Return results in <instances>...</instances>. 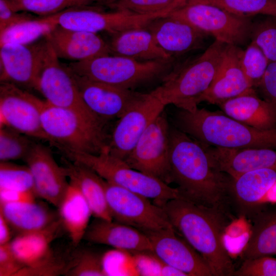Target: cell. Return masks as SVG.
Returning <instances> with one entry per match:
<instances>
[{"label":"cell","instance_id":"cell-14","mask_svg":"<svg viewBox=\"0 0 276 276\" xmlns=\"http://www.w3.org/2000/svg\"><path fill=\"white\" fill-rule=\"evenodd\" d=\"M165 106L150 93H143L118 119L109 136L107 152L124 160Z\"/></svg>","mask_w":276,"mask_h":276},{"label":"cell","instance_id":"cell-2","mask_svg":"<svg viewBox=\"0 0 276 276\" xmlns=\"http://www.w3.org/2000/svg\"><path fill=\"white\" fill-rule=\"evenodd\" d=\"M162 207L173 228L203 258L214 276L233 275L235 269L224 236L233 219L181 198L171 199Z\"/></svg>","mask_w":276,"mask_h":276},{"label":"cell","instance_id":"cell-29","mask_svg":"<svg viewBox=\"0 0 276 276\" xmlns=\"http://www.w3.org/2000/svg\"><path fill=\"white\" fill-rule=\"evenodd\" d=\"M57 209L59 219L72 245L77 247L84 239L92 214L87 202L73 182L69 181Z\"/></svg>","mask_w":276,"mask_h":276},{"label":"cell","instance_id":"cell-15","mask_svg":"<svg viewBox=\"0 0 276 276\" xmlns=\"http://www.w3.org/2000/svg\"><path fill=\"white\" fill-rule=\"evenodd\" d=\"M47 42L45 37L28 44L0 45L1 82L34 89Z\"/></svg>","mask_w":276,"mask_h":276},{"label":"cell","instance_id":"cell-9","mask_svg":"<svg viewBox=\"0 0 276 276\" xmlns=\"http://www.w3.org/2000/svg\"><path fill=\"white\" fill-rule=\"evenodd\" d=\"M105 186L112 220L146 234L173 227L162 206L144 196L106 180Z\"/></svg>","mask_w":276,"mask_h":276},{"label":"cell","instance_id":"cell-30","mask_svg":"<svg viewBox=\"0 0 276 276\" xmlns=\"http://www.w3.org/2000/svg\"><path fill=\"white\" fill-rule=\"evenodd\" d=\"M63 229L59 219L48 227L39 231L18 234L9 245L17 260L24 267L40 263L53 251L52 242Z\"/></svg>","mask_w":276,"mask_h":276},{"label":"cell","instance_id":"cell-24","mask_svg":"<svg viewBox=\"0 0 276 276\" xmlns=\"http://www.w3.org/2000/svg\"><path fill=\"white\" fill-rule=\"evenodd\" d=\"M208 152L215 166L233 178L251 170L276 169V150L274 149L213 147H210Z\"/></svg>","mask_w":276,"mask_h":276},{"label":"cell","instance_id":"cell-44","mask_svg":"<svg viewBox=\"0 0 276 276\" xmlns=\"http://www.w3.org/2000/svg\"><path fill=\"white\" fill-rule=\"evenodd\" d=\"M256 88L264 100L276 108V61L269 63Z\"/></svg>","mask_w":276,"mask_h":276},{"label":"cell","instance_id":"cell-28","mask_svg":"<svg viewBox=\"0 0 276 276\" xmlns=\"http://www.w3.org/2000/svg\"><path fill=\"white\" fill-rule=\"evenodd\" d=\"M64 167L70 181L83 194L95 218L112 220L106 196L105 180L95 172L81 164L63 159Z\"/></svg>","mask_w":276,"mask_h":276},{"label":"cell","instance_id":"cell-20","mask_svg":"<svg viewBox=\"0 0 276 276\" xmlns=\"http://www.w3.org/2000/svg\"><path fill=\"white\" fill-rule=\"evenodd\" d=\"M145 27L151 32L157 44L177 60L201 49L208 36L170 14L152 20Z\"/></svg>","mask_w":276,"mask_h":276},{"label":"cell","instance_id":"cell-21","mask_svg":"<svg viewBox=\"0 0 276 276\" xmlns=\"http://www.w3.org/2000/svg\"><path fill=\"white\" fill-rule=\"evenodd\" d=\"M275 182L276 169L271 168L251 170L233 178L230 200L235 218L249 219Z\"/></svg>","mask_w":276,"mask_h":276},{"label":"cell","instance_id":"cell-40","mask_svg":"<svg viewBox=\"0 0 276 276\" xmlns=\"http://www.w3.org/2000/svg\"><path fill=\"white\" fill-rule=\"evenodd\" d=\"M73 250L72 258L66 276H105L102 256L87 249Z\"/></svg>","mask_w":276,"mask_h":276},{"label":"cell","instance_id":"cell-35","mask_svg":"<svg viewBox=\"0 0 276 276\" xmlns=\"http://www.w3.org/2000/svg\"><path fill=\"white\" fill-rule=\"evenodd\" d=\"M34 143L26 135L9 127H1V162L24 160Z\"/></svg>","mask_w":276,"mask_h":276},{"label":"cell","instance_id":"cell-32","mask_svg":"<svg viewBox=\"0 0 276 276\" xmlns=\"http://www.w3.org/2000/svg\"><path fill=\"white\" fill-rule=\"evenodd\" d=\"M57 25L53 15L20 21L0 32V45L35 42L47 36Z\"/></svg>","mask_w":276,"mask_h":276},{"label":"cell","instance_id":"cell-7","mask_svg":"<svg viewBox=\"0 0 276 276\" xmlns=\"http://www.w3.org/2000/svg\"><path fill=\"white\" fill-rule=\"evenodd\" d=\"M61 152L68 160L86 166L106 181L152 199L160 206L171 199L180 198L176 188L134 169L108 152L97 154L67 149Z\"/></svg>","mask_w":276,"mask_h":276},{"label":"cell","instance_id":"cell-27","mask_svg":"<svg viewBox=\"0 0 276 276\" xmlns=\"http://www.w3.org/2000/svg\"><path fill=\"white\" fill-rule=\"evenodd\" d=\"M248 219L251 232L240 253L241 259L276 254V206L262 203Z\"/></svg>","mask_w":276,"mask_h":276},{"label":"cell","instance_id":"cell-18","mask_svg":"<svg viewBox=\"0 0 276 276\" xmlns=\"http://www.w3.org/2000/svg\"><path fill=\"white\" fill-rule=\"evenodd\" d=\"M33 176L37 197L58 207L69 182L65 168L55 161L50 149L34 143L24 160Z\"/></svg>","mask_w":276,"mask_h":276},{"label":"cell","instance_id":"cell-23","mask_svg":"<svg viewBox=\"0 0 276 276\" xmlns=\"http://www.w3.org/2000/svg\"><path fill=\"white\" fill-rule=\"evenodd\" d=\"M83 240L133 254L152 251L151 242L146 233L113 220L95 218L89 223Z\"/></svg>","mask_w":276,"mask_h":276},{"label":"cell","instance_id":"cell-25","mask_svg":"<svg viewBox=\"0 0 276 276\" xmlns=\"http://www.w3.org/2000/svg\"><path fill=\"white\" fill-rule=\"evenodd\" d=\"M218 106L226 116L246 125L262 130L276 128V108L254 88Z\"/></svg>","mask_w":276,"mask_h":276},{"label":"cell","instance_id":"cell-47","mask_svg":"<svg viewBox=\"0 0 276 276\" xmlns=\"http://www.w3.org/2000/svg\"><path fill=\"white\" fill-rule=\"evenodd\" d=\"M37 197L33 191L0 189V203L34 202Z\"/></svg>","mask_w":276,"mask_h":276},{"label":"cell","instance_id":"cell-6","mask_svg":"<svg viewBox=\"0 0 276 276\" xmlns=\"http://www.w3.org/2000/svg\"><path fill=\"white\" fill-rule=\"evenodd\" d=\"M43 130L52 145L91 154L107 151L109 136L106 122L88 118L69 109L51 105L45 101L41 112Z\"/></svg>","mask_w":276,"mask_h":276},{"label":"cell","instance_id":"cell-22","mask_svg":"<svg viewBox=\"0 0 276 276\" xmlns=\"http://www.w3.org/2000/svg\"><path fill=\"white\" fill-rule=\"evenodd\" d=\"M45 37L59 58L79 62L110 54L106 41L97 33L57 25Z\"/></svg>","mask_w":276,"mask_h":276},{"label":"cell","instance_id":"cell-42","mask_svg":"<svg viewBox=\"0 0 276 276\" xmlns=\"http://www.w3.org/2000/svg\"><path fill=\"white\" fill-rule=\"evenodd\" d=\"M232 276H276V258L264 256L245 259Z\"/></svg>","mask_w":276,"mask_h":276},{"label":"cell","instance_id":"cell-51","mask_svg":"<svg viewBox=\"0 0 276 276\" xmlns=\"http://www.w3.org/2000/svg\"><path fill=\"white\" fill-rule=\"evenodd\" d=\"M116 0H99V2L106 3V5L107 6L108 5L113 3Z\"/></svg>","mask_w":276,"mask_h":276},{"label":"cell","instance_id":"cell-34","mask_svg":"<svg viewBox=\"0 0 276 276\" xmlns=\"http://www.w3.org/2000/svg\"><path fill=\"white\" fill-rule=\"evenodd\" d=\"M195 3L215 5L240 16L276 15V0H187L186 2Z\"/></svg>","mask_w":276,"mask_h":276},{"label":"cell","instance_id":"cell-49","mask_svg":"<svg viewBox=\"0 0 276 276\" xmlns=\"http://www.w3.org/2000/svg\"><path fill=\"white\" fill-rule=\"evenodd\" d=\"M161 275L188 276L185 272L163 262L161 268Z\"/></svg>","mask_w":276,"mask_h":276},{"label":"cell","instance_id":"cell-41","mask_svg":"<svg viewBox=\"0 0 276 276\" xmlns=\"http://www.w3.org/2000/svg\"><path fill=\"white\" fill-rule=\"evenodd\" d=\"M269 62L262 50L250 41L243 50L242 67L243 72L253 88L260 83Z\"/></svg>","mask_w":276,"mask_h":276},{"label":"cell","instance_id":"cell-17","mask_svg":"<svg viewBox=\"0 0 276 276\" xmlns=\"http://www.w3.org/2000/svg\"><path fill=\"white\" fill-rule=\"evenodd\" d=\"M72 74L85 105L106 122L120 118L143 94Z\"/></svg>","mask_w":276,"mask_h":276},{"label":"cell","instance_id":"cell-8","mask_svg":"<svg viewBox=\"0 0 276 276\" xmlns=\"http://www.w3.org/2000/svg\"><path fill=\"white\" fill-rule=\"evenodd\" d=\"M170 15L225 44L240 47L250 40L252 17L236 15L215 5L186 3Z\"/></svg>","mask_w":276,"mask_h":276},{"label":"cell","instance_id":"cell-38","mask_svg":"<svg viewBox=\"0 0 276 276\" xmlns=\"http://www.w3.org/2000/svg\"><path fill=\"white\" fill-rule=\"evenodd\" d=\"M0 189L35 192L33 176L28 167L1 162Z\"/></svg>","mask_w":276,"mask_h":276},{"label":"cell","instance_id":"cell-31","mask_svg":"<svg viewBox=\"0 0 276 276\" xmlns=\"http://www.w3.org/2000/svg\"><path fill=\"white\" fill-rule=\"evenodd\" d=\"M0 212L17 234L43 229L59 219L58 214L36 201L0 203Z\"/></svg>","mask_w":276,"mask_h":276},{"label":"cell","instance_id":"cell-12","mask_svg":"<svg viewBox=\"0 0 276 276\" xmlns=\"http://www.w3.org/2000/svg\"><path fill=\"white\" fill-rule=\"evenodd\" d=\"M171 12L141 15L123 10L104 12L87 6L71 8L52 15L58 25L66 29L111 34L128 29L145 27L152 20Z\"/></svg>","mask_w":276,"mask_h":276},{"label":"cell","instance_id":"cell-43","mask_svg":"<svg viewBox=\"0 0 276 276\" xmlns=\"http://www.w3.org/2000/svg\"><path fill=\"white\" fill-rule=\"evenodd\" d=\"M132 259L135 270L139 275H161L163 262L152 252L134 254Z\"/></svg>","mask_w":276,"mask_h":276},{"label":"cell","instance_id":"cell-19","mask_svg":"<svg viewBox=\"0 0 276 276\" xmlns=\"http://www.w3.org/2000/svg\"><path fill=\"white\" fill-rule=\"evenodd\" d=\"M243 52L241 47L225 44L215 76L198 104L207 102L219 105L253 88L242 69Z\"/></svg>","mask_w":276,"mask_h":276},{"label":"cell","instance_id":"cell-16","mask_svg":"<svg viewBox=\"0 0 276 276\" xmlns=\"http://www.w3.org/2000/svg\"><path fill=\"white\" fill-rule=\"evenodd\" d=\"M177 233L173 227L147 233L152 252L163 263L188 276H214L203 258Z\"/></svg>","mask_w":276,"mask_h":276},{"label":"cell","instance_id":"cell-13","mask_svg":"<svg viewBox=\"0 0 276 276\" xmlns=\"http://www.w3.org/2000/svg\"><path fill=\"white\" fill-rule=\"evenodd\" d=\"M44 103L15 84L1 82L0 128L9 127L52 145L41 123Z\"/></svg>","mask_w":276,"mask_h":276},{"label":"cell","instance_id":"cell-3","mask_svg":"<svg viewBox=\"0 0 276 276\" xmlns=\"http://www.w3.org/2000/svg\"><path fill=\"white\" fill-rule=\"evenodd\" d=\"M176 128L205 146L229 149H276V128L262 130L241 123L225 114L197 107L178 108Z\"/></svg>","mask_w":276,"mask_h":276},{"label":"cell","instance_id":"cell-33","mask_svg":"<svg viewBox=\"0 0 276 276\" xmlns=\"http://www.w3.org/2000/svg\"><path fill=\"white\" fill-rule=\"evenodd\" d=\"M17 12H26L43 17L66 10L89 6L99 0H9Z\"/></svg>","mask_w":276,"mask_h":276},{"label":"cell","instance_id":"cell-39","mask_svg":"<svg viewBox=\"0 0 276 276\" xmlns=\"http://www.w3.org/2000/svg\"><path fill=\"white\" fill-rule=\"evenodd\" d=\"M187 0H116L107 6L114 10H123L146 15L173 11Z\"/></svg>","mask_w":276,"mask_h":276},{"label":"cell","instance_id":"cell-36","mask_svg":"<svg viewBox=\"0 0 276 276\" xmlns=\"http://www.w3.org/2000/svg\"><path fill=\"white\" fill-rule=\"evenodd\" d=\"M55 250L35 266L24 267L16 276L65 275L72 258L73 250Z\"/></svg>","mask_w":276,"mask_h":276},{"label":"cell","instance_id":"cell-46","mask_svg":"<svg viewBox=\"0 0 276 276\" xmlns=\"http://www.w3.org/2000/svg\"><path fill=\"white\" fill-rule=\"evenodd\" d=\"M24 267L13 254L9 243L0 245V276H16Z\"/></svg>","mask_w":276,"mask_h":276},{"label":"cell","instance_id":"cell-48","mask_svg":"<svg viewBox=\"0 0 276 276\" xmlns=\"http://www.w3.org/2000/svg\"><path fill=\"white\" fill-rule=\"evenodd\" d=\"M13 231L10 224L0 212V245L9 243L12 239L11 231Z\"/></svg>","mask_w":276,"mask_h":276},{"label":"cell","instance_id":"cell-10","mask_svg":"<svg viewBox=\"0 0 276 276\" xmlns=\"http://www.w3.org/2000/svg\"><path fill=\"white\" fill-rule=\"evenodd\" d=\"M47 40L34 89L41 93L45 101L51 105L75 111L91 119L104 121L85 105L73 74L65 65L60 63Z\"/></svg>","mask_w":276,"mask_h":276},{"label":"cell","instance_id":"cell-26","mask_svg":"<svg viewBox=\"0 0 276 276\" xmlns=\"http://www.w3.org/2000/svg\"><path fill=\"white\" fill-rule=\"evenodd\" d=\"M106 41L110 54L140 61L172 58L155 42L146 28H131L111 34Z\"/></svg>","mask_w":276,"mask_h":276},{"label":"cell","instance_id":"cell-45","mask_svg":"<svg viewBox=\"0 0 276 276\" xmlns=\"http://www.w3.org/2000/svg\"><path fill=\"white\" fill-rule=\"evenodd\" d=\"M38 17L26 12H17L9 0H0V32L20 21Z\"/></svg>","mask_w":276,"mask_h":276},{"label":"cell","instance_id":"cell-1","mask_svg":"<svg viewBox=\"0 0 276 276\" xmlns=\"http://www.w3.org/2000/svg\"><path fill=\"white\" fill-rule=\"evenodd\" d=\"M175 127L170 129L171 182L180 197L234 219L230 191L233 177L213 164L204 147Z\"/></svg>","mask_w":276,"mask_h":276},{"label":"cell","instance_id":"cell-5","mask_svg":"<svg viewBox=\"0 0 276 276\" xmlns=\"http://www.w3.org/2000/svg\"><path fill=\"white\" fill-rule=\"evenodd\" d=\"M178 61L173 58L140 61L109 54L65 66L80 77L134 90L157 80L162 81Z\"/></svg>","mask_w":276,"mask_h":276},{"label":"cell","instance_id":"cell-50","mask_svg":"<svg viewBox=\"0 0 276 276\" xmlns=\"http://www.w3.org/2000/svg\"><path fill=\"white\" fill-rule=\"evenodd\" d=\"M263 200L276 202V182L266 194L263 200Z\"/></svg>","mask_w":276,"mask_h":276},{"label":"cell","instance_id":"cell-37","mask_svg":"<svg viewBox=\"0 0 276 276\" xmlns=\"http://www.w3.org/2000/svg\"><path fill=\"white\" fill-rule=\"evenodd\" d=\"M250 41L262 50L269 63L276 61V15L253 21Z\"/></svg>","mask_w":276,"mask_h":276},{"label":"cell","instance_id":"cell-11","mask_svg":"<svg viewBox=\"0 0 276 276\" xmlns=\"http://www.w3.org/2000/svg\"><path fill=\"white\" fill-rule=\"evenodd\" d=\"M170 129L163 111L146 129L124 160L134 169L169 185Z\"/></svg>","mask_w":276,"mask_h":276},{"label":"cell","instance_id":"cell-4","mask_svg":"<svg viewBox=\"0 0 276 276\" xmlns=\"http://www.w3.org/2000/svg\"><path fill=\"white\" fill-rule=\"evenodd\" d=\"M225 44L215 40L199 55L178 61L150 93L165 106L173 104L186 110L197 107L215 76Z\"/></svg>","mask_w":276,"mask_h":276}]
</instances>
